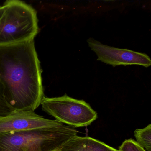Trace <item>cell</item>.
I'll return each mask as SVG.
<instances>
[{
	"mask_svg": "<svg viewBox=\"0 0 151 151\" xmlns=\"http://www.w3.org/2000/svg\"><path fill=\"white\" fill-rule=\"evenodd\" d=\"M34 40L0 46V81L13 111H34L44 96Z\"/></svg>",
	"mask_w": 151,
	"mask_h": 151,
	"instance_id": "1",
	"label": "cell"
},
{
	"mask_svg": "<svg viewBox=\"0 0 151 151\" xmlns=\"http://www.w3.org/2000/svg\"><path fill=\"white\" fill-rule=\"evenodd\" d=\"M78 131L66 124L59 127L0 133V151H53L60 149Z\"/></svg>",
	"mask_w": 151,
	"mask_h": 151,
	"instance_id": "2",
	"label": "cell"
},
{
	"mask_svg": "<svg viewBox=\"0 0 151 151\" xmlns=\"http://www.w3.org/2000/svg\"><path fill=\"white\" fill-rule=\"evenodd\" d=\"M0 21V46L34 40L39 31L37 12L18 0H9Z\"/></svg>",
	"mask_w": 151,
	"mask_h": 151,
	"instance_id": "3",
	"label": "cell"
},
{
	"mask_svg": "<svg viewBox=\"0 0 151 151\" xmlns=\"http://www.w3.org/2000/svg\"><path fill=\"white\" fill-rule=\"evenodd\" d=\"M42 109L60 122L74 128L90 125L98 118L97 112L83 100L64 94L61 97H44Z\"/></svg>",
	"mask_w": 151,
	"mask_h": 151,
	"instance_id": "4",
	"label": "cell"
},
{
	"mask_svg": "<svg viewBox=\"0 0 151 151\" xmlns=\"http://www.w3.org/2000/svg\"><path fill=\"white\" fill-rule=\"evenodd\" d=\"M87 42L91 49L97 54L98 60L114 67L139 65L147 68L151 66V59L145 54L108 46L92 38L89 39Z\"/></svg>",
	"mask_w": 151,
	"mask_h": 151,
	"instance_id": "5",
	"label": "cell"
},
{
	"mask_svg": "<svg viewBox=\"0 0 151 151\" xmlns=\"http://www.w3.org/2000/svg\"><path fill=\"white\" fill-rule=\"evenodd\" d=\"M63 124L47 119L34 111H14L0 117V133L59 127Z\"/></svg>",
	"mask_w": 151,
	"mask_h": 151,
	"instance_id": "6",
	"label": "cell"
},
{
	"mask_svg": "<svg viewBox=\"0 0 151 151\" xmlns=\"http://www.w3.org/2000/svg\"><path fill=\"white\" fill-rule=\"evenodd\" d=\"M60 151H119L102 141L89 137L76 136L60 148Z\"/></svg>",
	"mask_w": 151,
	"mask_h": 151,
	"instance_id": "7",
	"label": "cell"
},
{
	"mask_svg": "<svg viewBox=\"0 0 151 151\" xmlns=\"http://www.w3.org/2000/svg\"><path fill=\"white\" fill-rule=\"evenodd\" d=\"M134 136L137 143L146 151H151V124L142 129H136Z\"/></svg>",
	"mask_w": 151,
	"mask_h": 151,
	"instance_id": "8",
	"label": "cell"
},
{
	"mask_svg": "<svg viewBox=\"0 0 151 151\" xmlns=\"http://www.w3.org/2000/svg\"><path fill=\"white\" fill-rule=\"evenodd\" d=\"M13 111L5 99L4 88L0 81V117L7 116Z\"/></svg>",
	"mask_w": 151,
	"mask_h": 151,
	"instance_id": "9",
	"label": "cell"
},
{
	"mask_svg": "<svg viewBox=\"0 0 151 151\" xmlns=\"http://www.w3.org/2000/svg\"><path fill=\"white\" fill-rule=\"evenodd\" d=\"M119 151H146L132 139H125L118 149Z\"/></svg>",
	"mask_w": 151,
	"mask_h": 151,
	"instance_id": "10",
	"label": "cell"
},
{
	"mask_svg": "<svg viewBox=\"0 0 151 151\" xmlns=\"http://www.w3.org/2000/svg\"><path fill=\"white\" fill-rule=\"evenodd\" d=\"M6 7L3 4V6H0V21L2 19L6 11Z\"/></svg>",
	"mask_w": 151,
	"mask_h": 151,
	"instance_id": "11",
	"label": "cell"
},
{
	"mask_svg": "<svg viewBox=\"0 0 151 151\" xmlns=\"http://www.w3.org/2000/svg\"><path fill=\"white\" fill-rule=\"evenodd\" d=\"M60 151V149H57V150H54V151Z\"/></svg>",
	"mask_w": 151,
	"mask_h": 151,
	"instance_id": "12",
	"label": "cell"
}]
</instances>
